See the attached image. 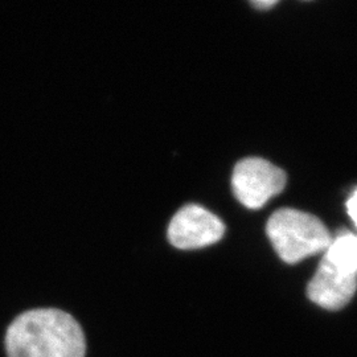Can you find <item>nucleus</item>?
Masks as SVG:
<instances>
[{"label":"nucleus","instance_id":"4","mask_svg":"<svg viewBox=\"0 0 357 357\" xmlns=\"http://www.w3.org/2000/svg\"><path fill=\"white\" fill-rule=\"evenodd\" d=\"M222 221L208 209L196 204L183 206L168 225V240L183 250L200 249L222 238Z\"/></svg>","mask_w":357,"mask_h":357},{"label":"nucleus","instance_id":"5","mask_svg":"<svg viewBox=\"0 0 357 357\" xmlns=\"http://www.w3.org/2000/svg\"><path fill=\"white\" fill-rule=\"evenodd\" d=\"M357 290V275L345 273L323 257L319 268L307 287L308 298L327 310L347 306Z\"/></svg>","mask_w":357,"mask_h":357},{"label":"nucleus","instance_id":"7","mask_svg":"<svg viewBox=\"0 0 357 357\" xmlns=\"http://www.w3.org/2000/svg\"><path fill=\"white\" fill-rule=\"evenodd\" d=\"M347 211H348V215L352 218V221L355 222L357 228V190L348 199V202H347Z\"/></svg>","mask_w":357,"mask_h":357},{"label":"nucleus","instance_id":"1","mask_svg":"<svg viewBox=\"0 0 357 357\" xmlns=\"http://www.w3.org/2000/svg\"><path fill=\"white\" fill-rule=\"evenodd\" d=\"M8 357H85V335L72 315L38 308L19 315L6 333Z\"/></svg>","mask_w":357,"mask_h":357},{"label":"nucleus","instance_id":"8","mask_svg":"<svg viewBox=\"0 0 357 357\" xmlns=\"http://www.w3.org/2000/svg\"><path fill=\"white\" fill-rule=\"evenodd\" d=\"M253 6H255V8H258V10H262V11H266L268 8H271L273 6H275L277 4V1H270V0H259V1H253L252 3Z\"/></svg>","mask_w":357,"mask_h":357},{"label":"nucleus","instance_id":"3","mask_svg":"<svg viewBox=\"0 0 357 357\" xmlns=\"http://www.w3.org/2000/svg\"><path fill=\"white\" fill-rule=\"evenodd\" d=\"M286 180V174L280 167L261 158H246L234 167L231 187L241 204L258 209L283 191Z\"/></svg>","mask_w":357,"mask_h":357},{"label":"nucleus","instance_id":"2","mask_svg":"<svg viewBox=\"0 0 357 357\" xmlns=\"http://www.w3.org/2000/svg\"><path fill=\"white\" fill-rule=\"evenodd\" d=\"M266 231L274 250L286 264L326 252L332 243L330 231L318 217L289 208L270 217Z\"/></svg>","mask_w":357,"mask_h":357},{"label":"nucleus","instance_id":"6","mask_svg":"<svg viewBox=\"0 0 357 357\" xmlns=\"http://www.w3.org/2000/svg\"><path fill=\"white\" fill-rule=\"evenodd\" d=\"M324 258L345 273L357 275V236L343 233L332 240Z\"/></svg>","mask_w":357,"mask_h":357}]
</instances>
